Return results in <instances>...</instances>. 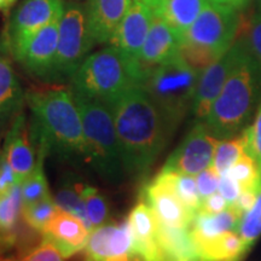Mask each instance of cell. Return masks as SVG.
<instances>
[{
    "label": "cell",
    "instance_id": "cell-6",
    "mask_svg": "<svg viewBox=\"0 0 261 261\" xmlns=\"http://www.w3.org/2000/svg\"><path fill=\"white\" fill-rule=\"evenodd\" d=\"M237 28V10L226 3L210 0L184 35L181 57L201 74L232 46Z\"/></svg>",
    "mask_w": 261,
    "mask_h": 261
},
{
    "label": "cell",
    "instance_id": "cell-33",
    "mask_svg": "<svg viewBox=\"0 0 261 261\" xmlns=\"http://www.w3.org/2000/svg\"><path fill=\"white\" fill-rule=\"evenodd\" d=\"M227 173L241 185L242 190H246V189L260 190L261 171L255 160L248 155L246 151Z\"/></svg>",
    "mask_w": 261,
    "mask_h": 261
},
{
    "label": "cell",
    "instance_id": "cell-24",
    "mask_svg": "<svg viewBox=\"0 0 261 261\" xmlns=\"http://www.w3.org/2000/svg\"><path fill=\"white\" fill-rule=\"evenodd\" d=\"M241 218L242 215L233 207H228L226 211L217 214L198 211L190 224L191 236L195 240H204L219 236L226 231H237Z\"/></svg>",
    "mask_w": 261,
    "mask_h": 261
},
{
    "label": "cell",
    "instance_id": "cell-31",
    "mask_svg": "<svg viewBox=\"0 0 261 261\" xmlns=\"http://www.w3.org/2000/svg\"><path fill=\"white\" fill-rule=\"evenodd\" d=\"M81 195H83L87 217L93 230L106 225L109 218V203L106 196L97 188L84 184V182L81 187Z\"/></svg>",
    "mask_w": 261,
    "mask_h": 261
},
{
    "label": "cell",
    "instance_id": "cell-48",
    "mask_svg": "<svg viewBox=\"0 0 261 261\" xmlns=\"http://www.w3.org/2000/svg\"><path fill=\"white\" fill-rule=\"evenodd\" d=\"M214 2H220V3H224V0H214Z\"/></svg>",
    "mask_w": 261,
    "mask_h": 261
},
{
    "label": "cell",
    "instance_id": "cell-44",
    "mask_svg": "<svg viewBox=\"0 0 261 261\" xmlns=\"http://www.w3.org/2000/svg\"><path fill=\"white\" fill-rule=\"evenodd\" d=\"M249 2L250 0H224V3L231 5L233 9H236V10L246 9L248 4H249Z\"/></svg>",
    "mask_w": 261,
    "mask_h": 261
},
{
    "label": "cell",
    "instance_id": "cell-47",
    "mask_svg": "<svg viewBox=\"0 0 261 261\" xmlns=\"http://www.w3.org/2000/svg\"><path fill=\"white\" fill-rule=\"evenodd\" d=\"M242 259H234V260H230V261H241Z\"/></svg>",
    "mask_w": 261,
    "mask_h": 261
},
{
    "label": "cell",
    "instance_id": "cell-16",
    "mask_svg": "<svg viewBox=\"0 0 261 261\" xmlns=\"http://www.w3.org/2000/svg\"><path fill=\"white\" fill-rule=\"evenodd\" d=\"M133 247L138 261H163L158 241L159 221L150 205L139 201L128 215Z\"/></svg>",
    "mask_w": 261,
    "mask_h": 261
},
{
    "label": "cell",
    "instance_id": "cell-28",
    "mask_svg": "<svg viewBox=\"0 0 261 261\" xmlns=\"http://www.w3.org/2000/svg\"><path fill=\"white\" fill-rule=\"evenodd\" d=\"M244 151H246V139L243 133L232 138L221 139L215 149L212 166L220 175L226 174L237 162V160L244 154Z\"/></svg>",
    "mask_w": 261,
    "mask_h": 261
},
{
    "label": "cell",
    "instance_id": "cell-46",
    "mask_svg": "<svg viewBox=\"0 0 261 261\" xmlns=\"http://www.w3.org/2000/svg\"><path fill=\"white\" fill-rule=\"evenodd\" d=\"M256 5H257V11H261V0H256Z\"/></svg>",
    "mask_w": 261,
    "mask_h": 261
},
{
    "label": "cell",
    "instance_id": "cell-1",
    "mask_svg": "<svg viewBox=\"0 0 261 261\" xmlns=\"http://www.w3.org/2000/svg\"><path fill=\"white\" fill-rule=\"evenodd\" d=\"M25 102L32 113L29 136L37 152L65 162L87 163L83 120L73 92L63 87L31 91Z\"/></svg>",
    "mask_w": 261,
    "mask_h": 261
},
{
    "label": "cell",
    "instance_id": "cell-18",
    "mask_svg": "<svg viewBox=\"0 0 261 261\" xmlns=\"http://www.w3.org/2000/svg\"><path fill=\"white\" fill-rule=\"evenodd\" d=\"M132 3L133 0H87L85 11L94 45L110 42Z\"/></svg>",
    "mask_w": 261,
    "mask_h": 261
},
{
    "label": "cell",
    "instance_id": "cell-7",
    "mask_svg": "<svg viewBox=\"0 0 261 261\" xmlns=\"http://www.w3.org/2000/svg\"><path fill=\"white\" fill-rule=\"evenodd\" d=\"M198 79L200 73L180 54L148 69L142 87L173 130L191 110Z\"/></svg>",
    "mask_w": 261,
    "mask_h": 261
},
{
    "label": "cell",
    "instance_id": "cell-42",
    "mask_svg": "<svg viewBox=\"0 0 261 261\" xmlns=\"http://www.w3.org/2000/svg\"><path fill=\"white\" fill-rule=\"evenodd\" d=\"M259 191L260 190H257V189H246V190H242L236 202L231 207H233L241 215L246 214L255 204Z\"/></svg>",
    "mask_w": 261,
    "mask_h": 261
},
{
    "label": "cell",
    "instance_id": "cell-30",
    "mask_svg": "<svg viewBox=\"0 0 261 261\" xmlns=\"http://www.w3.org/2000/svg\"><path fill=\"white\" fill-rule=\"evenodd\" d=\"M58 210L56 201L48 195L35 203L22 205V218L29 227L42 233Z\"/></svg>",
    "mask_w": 261,
    "mask_h": 261
},
{
    "label": "cell",
    "instance_id": "cell-36",
    "mask_svg": "<svg viewBox=\"0 0 261 261\" xmlns=\"http://www.w3.org/2000/svg\"><path fill=\"white\" fill-rule=\"evenodd\" d=\"M65 257L50 238L42 237L41 243L17 261H63Z\"/></svg>",
    "mask_w": 261,
    "mask_h": 261
},
{
    "label": "cell",
    "instance_id": "cell-15",
    "mask_svg": "<svg viewBox=\"0 0 261 261\" xmlns=\"http://www.w3.org/2000/svg\"><path fill=\"white\" fill-rule=\"evenodd\" d=\"M154 17L151 9L139 2H133L109 44L132 60L139 61Z\"/></svg>",
    "mask_w": 261,
    "mask_h": 261
},
{
    "label": "cell",
    "instance_id": "cell-40",
    "mask_svg": "<svg viewBox=\"0 0 261 261\" xmlns=\"http://www.w3.org/2000/svg\"><path fill=\"white\" fill-rule=\"evenodd\" d=\"M219 192L223 195V197L227 201L228 205H232L240 196L242 188L234 179L231 177L228 173L224 175H220V181H219Z\"/></svg>",
    "mask_w": 261,
    "mask_h": 261
},
{
    "label": "cell",
    "instance_id": "cell-49",
    "mask_svg": "<svg viewBox=\"0 0 261 261\" xmlns=\"http://www.w3.org/2000/svg\"><path fill=\"white\" fill-rule=\"evenodd\" d=\"M0 240H2V234H0Z\"/></svg>",
    "mask_w": 261,
    "mask_h": 261
},
{
    "label": "cell",
    "instance_id": "cell-19",
    "mask_svg": "<svg viewBox=\"0 0 261 261\" xmlns=\"http://www.w3.org/2000/svg\"><path fill=\"white\" fill-rule=\"evenodd\" d=\"M181 42L180 35L161 16H155L140 52L139 62L145 68L165 63L180 54Z\"/></svg>",
    "mask_w": 261,
    "mask_h": 261
},
{
    "label": "cell",
    "instance_id": "cell-12",
    "mask_svg": "<svg viewBox=\"0 0 261 261\" xmlns=\"http://www.w3.org/2000/svg\"><path fill=\"white\" fill-rule=\"evenodd\" d=\"M86 261H136L128 220L94 228L85 247Z\"/></svg>",
    "mask_w": 261,
    "mask_h": 261
},
{
    "label": "cell",
    "instance_id": "cell-13",
    "mask_svg": "<svg viewBox=\"0 0 261 261\" xmlns=\"http://www.w3.org/2000/svg\"><path fill=\"white\" fill-rule=\"evenodd\" d=\"M143 200L150 205L159 223L172 227H190L194 215L178 197L169 172L161 171L143 190Z\"/></svg>",
    "mask_w": 261,
    "mask_h": 261
},
{
    "label": "cell",
    "instance_id": "cell-23",
    "mask_svg": "<svg viewBox=\"0 0 261 261\" xmlns=\"http://www.w3.org/2000/svg\"><path fill=\"white\" fill-rule=\"evenodd\" d=\"M192 240L203 261H230L242 259L247 254L237 231H226L219 236L204 240Z\"/></svg>",
    "mask_w": 261,
    "mask_h": 261
},
{
    "label": "cell",
    "instance_id": "cell-20",
    "mask_svg": "<svg viewBox=\"0 0 261 261\" xmlns=\"http://www.w3.org/2000/svg\"><path fill=\"white\" fill-rule=\"evenodd\" d=\"M90 233L91 231L83 220L68 212L58 210L42 232V236L50 238L64 257H70L85 249Z\"/></svg>",
    "mask_w": 261,
    "mask_h": 261
},
{
    "label": "cell",
    "instance_id": "cell-4",
    "mask_svg": "<svg viewBox=\"0 0 261 261\" xmlns=\"http://www.w3.org/2000/svg\"><path fill=\"white\" fill-rule=\"evenodd\" d=\"M149 68L110 45L85 58L71 77V92L112 104L135 87L143 86Z\"/></svg>",
    "mask_w": 261,
    "mask_h": 261
},
{
    "label": "cell",
    "instance_id": "cell-34",
    "mask_svg": "<svg viewBox=\"0 0 261 261\" xmlns=\"http://www.w3.org/2000/svg\"><path fill=\"white\" fill-rule=\"evenodd\" d=\"M169 175H171L173 188H174L180 201L192 214L197 213L201 205V197L198 194L196 178L194 175L182 174V173L177 172H169Z\"/></svg>",
    "mask_w": 261,
    "mask_h": 261
},
{
    "label": "cell",
    "instance_id": "cell-45",
    "mask_svg": "<svg viewBox=\"0 0 261 261\" xmlns=\"http://www.w3.org/2000/svg\"><path fill=\"white\" fill-rule=\"evenodd\" d=\"M16 3V0H0V9L8 10Z\"/></svg>",
    "mask_w": 261,
    "mask_h": 261
},
{
    "label": "cell",
    "instance_id": "cell-35",
    "mask_svg": "<svg viewBox=\"0 0 261 261\" xmlns=\"http://www.w3.org/2000/svg\"><path fill=\"white\" fill-rule=\"evenodd\" d=\"M242 133L246 139V152L255 160L261 171V100L253 122Z\"/></svg>",
    "mask_w": 261,
    "mask_h": 261
},
{
    "label": "cell",
    "instance_id": "cell-43",
    "mask_svg": "<svg viewBox=\"0 0 261 261\" xmlns=\"http://www.w3.org/2000/svg\"><path fill=\"white\" fill-rule=\"evenodd\" d=\"M133 2H139L142 4H144L152 10L155 16L160 15L161 10L163 8V4H165L166 0H133Z\"/></svg>",
    "mask_w": 261,
    "mask_h": 261
},
{
    "label": "cell",
    "instance_id": "cell-17",
    "mask_svg": "<svg viewBox=\"0 0 261 261\" xmlns=\"http://www.w3.org/2000/svg\"><path fill=\"white\" fill-rule=\"evenodd\" d=\"M34 148L25 115L21 113L10 125L4 144L5 158L21 184L32 174L37 165Z\"/></svg>",
    "mask_w": 261,
    "mask_h": 261
},
{
    "label": "cell",
    "instance_id": "cell-22",
    "mask_svg": "<svg viewBox=\"0 0 261 261\" xmlns=\"http://www.w3.org/2000/svg\"><path fill=\"white\" fill-rule=\"evenodd\" d=\"M158 241L163 261H203L192 240L190 227H172L159 223Z\"/></svg>",
    "mask_w": 261,
    "mask_h": 261
},
{
    "label": "cell",
    "instance_id": "cell-11",
    "mask_svg": "<svg viewBox=\"0 0 261 261\" xmlns=\"http://www.w3.org/2000/svg\"><path fill=\"white\" fill-rule=\"evenodd\" d=\"M243 47V41L233 42L232 46L223 56L215 60L200 74L191 106V113L194 114L196 121H203L208 115L214 100L223 90L228 75L233 70Z\"/></svg>",
    "mask_w": 261,
    "mask_h": 261
},
{
    "label": "cell",
    "instance_id": "cell-37",
    "mask_svg": "<svg viewBox=\"0 0 261 261\" xmlns=\"http://www.w3.org/2000/svg\"><path fill=\"white\" fill-rule=\"evenodd\" d=\"M219 181L220 174L215 171L213 166H211V167L198 173L197 177H196V184H197L201 201L218 191V189H219Z\"/></svg>",
    "mask_w": 261,
    "mask_h": 261
},
{
    "label": "cell",
    "instance_id": "cell-5",
    "mask_svg": "<svg viewBox=\"0 0 261 261\" xmlns=\"http://www.w3.org/2000/svg\"><path fill=\"white\" fill-rule=\"evenodd\" d=\"M83 120L87 163L109 182H121L127 175L109 106L102 100L73 93Z\"/></svg>",
    "mask_w": 261,
    "mask_h": 261
},
{
    "label": "cell",
    "instance_id": "cell-26",
    "mask_svg": "<svg viewBox=\"0 0 261 261\" xmlns=\"http://www.w3.org/2000/svg\"><path fill=\"white\" fill-rule=\"evenodd\" d=\"M21 184L0 195V244L12 246L16 242V226L22 215Z\"/></svg>",
    "mask_w": 261,
    "mask_h": 261
},
{
    "label": "cell",
    "instance_id": "cell-2",
    "mask_svg": "<svg viewBox=\"0 0 261 261\" xmlns=\"http://www.w3.org/2000/svg\"><path fill=\"white\" fill-rule=\"evenodd\" d=\"M109 108L127 175L140 177L165 149L173 129L142 86L127 91Z\"/></svg>",
    "mask_w": 261,
    "mask_h": 261
},
{
    "label": "cell",
    "instance_id": "cell-41",
    "mask_svg": "<svg viewBox=\"0 0 261 261\" xmlns=\"http://www.w3.org/2000/svg\"><path fill=\"white\" fill-rule=\"evenodd\" d=\"M228 207L230 205H228L227 201L223 197V195L220 192H214L213 195L208 196V197H205L201 201L200 210L198 211L208 214H217L226 211Z\"/></svg>",
    "mask_w": 261,
    "mask_h": 261
},
{
    "label": "cell",
    "instance_id": "cell-10",
    "mask_svg": "<svg viewBox=\"0 0 261 261\" xmlns=\"http://www.w3.org/2000/svg\"><path fill=\"white\" fill-rule=\"evenodd\" d=\"M219 140L203 121H196L166 161L162 171L197 175L213 165L215 149Z\"/></svg>",
    "mask_w": 261,
    "mask_h": 261
},
{
    "label": "cell",
    "instance_id": "cell-38",
    "mask_svg": "<svg viewBox=\"0 0 261 261\" xmlns=\"http://www.w3.org/2000/svg\"><path fill=\"white\" fill-rule=\"evenodd\" d=\"M248 48L261 65V11H257L252 19L248 35Z\"/></svg>",
    "mask_w": 261,
    "mask_h": 261
},
{
    "label": "cell",
    "instance_id": "cell-21",
    "mask_svg": "<svg viewBox=\"0 0 261 261\" xmlns=\"http://www.w3.org/2000/svg\"><path fill=\"white\" fill-rule=\"evenodd\" d=\"M25 93L16 75L11 61L4 52L0 54V126L14 121L22 112Z\"/></svg>",
    "mask_w": 261,
    "mask_h": 261
},
{
    "label": "cell",
    "instance_id": "cell-25",
    "mask_svg": "<svg viewBox=\"0 0 261 261\" xmlns=\"http://www.w3.org/2000/svg\"><path fill=\"white\" fill-rule=\"evenodd\" d=\"M210 0H166L160 12L161 17L184 39Z\"/></svg>",
    "mask_w": 261,
    "mask_h": 261
},
{
    "label": "cell",
    "instance_id": "cell-32",
    "mask_svg": "<svg viewBox=\"0 0 261 261\" xmlns=\"http://www.w3.org/2000/svg\"><path fill=\"white\" fill-rule=\"evenodd\" d=\"M237 232L242 238L244 249L248 253L261 234V188L255 204L241 218Z\"/></svg>",
    "mask_w": 261,
    "mask_h": 261
},
{
    "label": "cell",
    "instance_id": "cell-39",
    "mask_svg": "<svg viewBox=\"0 0 261 261\" xmlns=\"http://www.w3.org/2000/svg\"><path fill=\"white\" fill-rule=\"evenodd\" d=\"M21 184L16 177L4 154H0V195H4L11 190L15 185Z\"/></svg>",
    "mask_w": 261,
    "mask_h": 261
},
{
    "label": "cell",
    "instance_id": "cell-3",
    "mask_svg": "<svg viewBox=\"0 0 261 261\" xmlns=\"http://www.w3.org/2000/svg\"><path fill=\"white\" fill-rule=\"evenodd\" d=\"M261 100V65L246 44L203 122L218 139L236 137L250 125Z\"/></svg>",
    "mask_w": 261,
    "mask_h": 261
},
{
    "label": "cell",
    "instance_id": "cell-29",
    "mask_svg": "<svg viewBox=\"0 0 261 261\" xmlns=\"http://www.w3.org/2000/svg\"><path fill=\"white\" fill-rule=\"evenodd\" d=\"M37 155L38 161L34 171L21 184L22 203H23V205L35 203V202L51 195L50 190H48L46 175L44 173V160L46 156L41 154V152H37Z\"/></svg>",
    "mask_w": 261,
    "mask_h": 261
},
{
    "label": "cell",
    "instance_id": "cell-8",
    "mask_svg": "<svg viewBox=\"0 0 261 261\" xmlns=\"http://www.w3.org/2000/svg\"><path fill=\"white\" fill-rule=\"evenodd\" d=\"M93 46L85 8L77 3H67L60 19L57 54L48 83L61 84L71 80Z\"/></svg>",
    "mask_w": 261,
    "mask_h": 261
},
{
    "label": "cell",
    "instance_id": "cell-14",
    "mask_svg": "<svg viewBox=\"0 0 261 261\" xmlns=\"http://www.w3.org/2000/svg\"><path fill=\"white\" fill-rule=\"evenodd\" d=\"M64 8V0H24L10 18L5 46L29 37L52 22L60 21Z\"/></svg>",
    "mask_w": 261,
    "mask_h": 261
},
{
    "label": "cell",
    "instance_id": "cell-27",
    "mask_svg": "<svg viewBox=\"0 0 261 261\" xmlns=\"http://www.w3.org/2000/svg\"><path fill=\"white\" fill-rule=\"evenodd\" d=\"M81 187H83V182L77 181L76 179L71 177L63 178L56 191L55 201L60 210L79 218L92 232L93 228L87 217L86 207H85L83 195H81Z\"/></svg>",
    "mask_w": 261,
    "mask_h": 261
},
{
    "label": "cell",
    "instance_id": "cell-9",
    "mask_svg": "<svg viewBox=\"0 0 261 261\" xmlns=\"http://www.w3.org/2000/svg\"><path fill=\"white\" fill-rule=\"evenodd\" d=\"M58 27L60 21L52 22L4 48L25 71L48 83L57 54Z\"/></svg>",
    "mask_w": 261,
    "mask_h": 261
}]
</instances>
